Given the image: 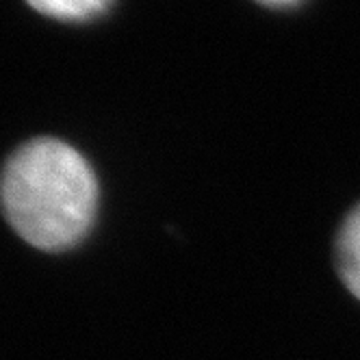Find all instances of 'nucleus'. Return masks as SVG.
<instances>
[{"label": "nucleus", "mask_w": 360, "mask_h": 360, "mask_svg": "<svg viewBox=\"0 0 360 360\" xmlns=\"http://www.w3.org/2000/svg\"><path fill=\"white\" fill-rule=\"evenodd\" d=\"M98 183L83 154L59 139L20 146L0 174V209L33 248L59 252L94 224Z\"/></svg>", "instance_id": "obj_1"}, {"label": "nucleus", "mask_w": 360, "mask_h": 360, "mask_svg": "<svg viewBox=\"0 0 360 360\" xmlns=\"http://www.w3.org/2000/svg\"><path fill=\"white\" fill-rule=\"evenodd\" d=\"M337 267L349 293L360 300V204L347 215L339 230Z\"/></svg>", "instance_id": "obj_2"}, {"label": "nucleus", "mask_w": 360, "mask_h": 360, "mask_svg": "<svg viewBox=\"0 0 360 360\" xmlns=\"http://www.w3.org/2000/svg\"><path fill=\"white\" fill-rule=\"evenodd\" d=\"M27 3L41 15L81 22L100 15L111 5V0H27Z\"/></svg>", "instance_id": "obj_3"}, {"label": "nucleus", "mask_w": 360, "mask_h": 360, "mask_svg": "<svg viewBox=\"0 0 360 360\" xmlns=\"http://www.w3.org/2000/svg\"><path fill=\"white\" fill-rule=\"evenodd\" d=\"M263 5H271V7H285V5H293L297 0H259Z\"/></svg>", "instance_id": "obj_4"}]
</instances>
